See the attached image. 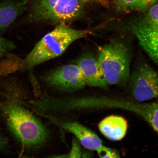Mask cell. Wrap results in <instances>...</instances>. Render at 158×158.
<instances>
[{
	"label": "cell",
	"mask_w": 158,
	"mask_h": 158,
	"mask_svg": "<svg viewBox=\"0 0 158 158\" xmlns=\"http://www.w3.org/2000/svg\"><path fill=\"white\" fill-rule=\"evenodd\" d=\"M89 33V31L85 30L72 28L64 23L57 25L37 43L24 58L7 55L3 61V70L7 74L17 71L30 70L60 56L73 43L86 37Z\"/></svg>",
	"instance_id": "6da1fadb"
},
{
	"label": "cell",
	"mask_w": 158,
	"mask_h": 158,
	"mask_svg": "<svg viewBox=\"0 0 158 158\" xmlns=\"http://www.w3.org/2000/svg\"><path fill=\"white\" fill-rule=\"evenodd\" d=\"M0 110L10 130L18 139L27 147L41 145L46 141L48 132L39 120L15 100L0 102Z\"/></svg>",
	"instance_id": "7a4b0ae2"
},
{
	"label": "cell",
	"mask_w": 158,
	"mask_h": 158,
	"mask_svg": "<svg viewBox=\"0 0 158 158\" xmlns=\"http://www.w3.org/2000/svg\"><path fill=\"white\" fill-rule=\"evenodd\" d=\"M89 0H35L25 21L58 25L82 19Z\"/></svg>",
	"instance_id": "3957f363"
},
{
	"label": "cell",
	"mask_w": 158,
	"mask_h": 158,
	"mask_svg": "<svg viewBox=\"0 0 158 158\" xmlns=\"http://www.w3.org/2000/svg\"><path fill=\"white\" fill-rule=\"evenodd\" d=\"M130 55L123 44L112 42L98 49V60L108 85L123 86L130 76Z\"/></svg>",
	"instance_id": "277c9868"
},
{
	"label": "cell",
	"mask_w": 158,
	"mask_h": 158,
	"mask_svg": "<svg viewBox=\"0 0 158 158\" xmlns=\"http://www.w3.org/2000/svg\"><path fill=\"white\" fill-rule=\"evenodd\" d=\"M129 86L138 102L158 98V73L147 64L139 65L130 75Z\"/></svg>",
	"instance_id": "5b68a950"
},
{
	"label": "cell",
	"mask_w": 158,
	"mask_h": 158,
	"mask_svg": "<svg viewBox=\"0 0 158 158\" xmlns=\"http://www.w3.org/2000/svg\"><path fill=\"white\" fill-rule=\"evenodd\" d=\"M44 80L52 87L69 92L80 90L86 85L77 64L65 65L55 69L45 75Z\"/></svg>",
	"instance_id": "8992f818"
},
{
	"label": "cell",
	"mask_w": 158,
	"mask_h": 158,
	"mask_svg": "<svg viewBox=\"0 0 158 158\" xmlns=\"http://www.w3.org/2000/svg\"><path fill=\"white\" fill-rule=\"evenodd\" d=\"M131 29L142 48L158 65V23L143 18L132 24Z\"/></svg>",
	"instance_id": "52a82bcc"
},
{
	"label": "cell",
	"mask_w": 158,
	"mask_h": 158,
	"mask_svg": "<svg viewBox=\"0 0 158 158\" xmlns=\"http://www.w3.org/2000/svg\"><path fill=\"white\" fill-rule=\"evenodd\" d=\"M54 123L73 134L86 149L96 151L102 145L101 139L94 133L76 122L59 119L50 114H43Z\"/></svg>",
	"instance_id": "ba28073f"
},
{
	"label": "cell",
	"mask_w": 158,
	"mask_h": 158,
	"mask_svg": "<svg viewBox=\"0 0 158 158\" xmlns=\"http://www.w3.org/2000/svg\"><path fill=\"white\" fill-rule=\"evenodd\" d=\"M76 64L84 77L86 85L103 89L108 87L98 59L90 53H87L80 56Z\"/></svg>",
	"instance_id": "9c48e42d"
},
{
	"label": "cell",
	"mask_w": 158,
	"mask_h": 158,
	"mask_svg": "<svg viewBox=\"0 0 158 158\" xmlns=\"http://www.w3.org/2000/svg\"><path fill=\"white\" fill-rule=\"evenodd\" d=\"M27 9V0H6L0 3V32H5Z\"/></svg>",
	"instance_id": "30bf717a"
},
{
	"label": "cell",
	"mask_w": 158,
	"mask_h": 158,
	"mask_svg": "<svg viewBox=\"0 0 158 158\" xmlns=\"http://www.w3.org/2000/svg\"><path fill=\"white\" fill-rule=\"evenodd\" d=\"M98 128L108 139L114 141H120L126 135L127 123L123 117L112 115L102 120L99 124Z\"/></svg>",
	"instance_id": "8fae6325"
},
{
	"label": "cell",
	"mask_w": 158,
	"mask_h": 158,
	"mask_svg": "<svg viewBox=\"0 0 158 158\" xmlns=\"http://www.w3.org/2000/svg\"><path fill=\"white\" fill-rule=\"evenodd\" d=\"M137 114L149 123L158 133V101L150 103L139 104Z\"/></svg>",
	"instance_id": "7c38bea8"
},
{
	"label": "cell",
	"mask_w": 158,
	"mask_h": 158,
	"mask_svg": "<svg viewBox=\"0 0 158 158\" xmlns=\"http://www.w3.org/2000/svg\"><path fill=\"white\" fill-rule=\"evenodd\" d=\"M158 0H114L118 10L123 11L147 10Z\"/></svg>",
	"instance_id": "4fadbf2b"
},
{
	"label": "cell",
	"mask_w": 158,
	"mask_h": 158,
	"mask_svg": "<svg viewBox=\"0 0 158 158\" xmlns=\"http://www.w3.org/2000/svg\"><path fill=\"white\" fill-rule=\"evenodd\" d=\"M16 47L15 43L12 41L0 35V60Z\"/></svg>",
	"instance_id": "5bb4252c"
},
{
	"label": "cell",
	"mask_w": 158,
	"mask_h": 158,
	"mask_svg": "<svg viewBox=\"0 0 158 158\" xmlns=\"http://www.w3.org/2000/svg\"><path fill=\"white\" fill-rule=\"evenodd\" d=\"M98 155L101 158H119V154L115 150L106 147L102 145L97 150Z\"/></svg>",
	"instance_id": "9a60e30c"
},
{
	"label": "cell",
	"mask_w": 158,
	"mask_h": 158,
	"mask_svg": "<svg viewBox=\"0 0 158 158\" xmlns=\"http://www.w3.org/2000/svg\"><path fill=\"white\" fill-rule=\"evenodd\" d=\"M7 145L6 139L0 133V149H3L6 147Z\"/></svg>",
	"instance_id": "2e32d148"
},
{
	"label": "cell",
	"mask_w": 158,
	"mask_h": 158,
	"mask_svg": "<svg viewBox=\"0 0 158 158\" xmlns=\"http://www.w3.org/2000/svg\"><path fill=\"white\" fill-rule=\"evenodd\" d=\"M80 155V150L77 145H74L73 146V151L70 154V155Z\"/></svg>",
	"instance_id": "e0dca14e"
}]
</instances>
